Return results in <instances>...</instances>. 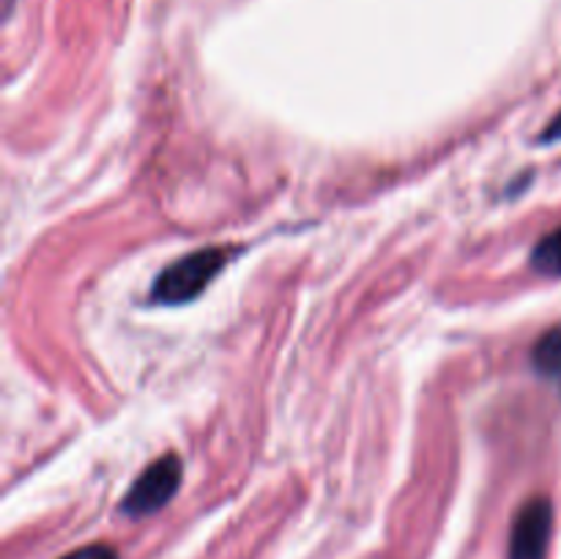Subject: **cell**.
Returning <instances> with one entry per match:
<instances>
[{
  "instance_id": "cell-1",
  "label": "cell",
  "mask_w": 561,
  "mask_h": 559,
  "mask_svg": "<svg viewBox=\"0 0 561 559\" xmlns=\"http://www.w3.org/2000/svg\"><path fill=\"white\" fill-rule=\"evenodd\" d=\"M236 255V247H203V250L186 252L179 261L168 263L153 280L151 299L157 305H190L214 283L219 272Z\"/></svg>"
},
{
  "instance_id": "cell-2",
  "label": "cell",
  "mask_w": 561,
  "mask_h": 559,
  "mask_svg": "<svg viewBox=\"0 0 561 559\" xmlns=\"http://www.w3.org/2000/svg\"><path fill=\"white\" fill-rule=\"evenodd\" d=\"M181 477H184V464H181L179 455H162L151 466H146L135 486L126 491L121 513L129 515V518H146V515L159 513L179 493Z\"/></svg>"
},
{
  "instance_id": "cell-3",
  "label": "cell",
  "mask_w": 561,
  "mask_h": 559,
  "mask_svg": "<svg viewBox=\"0 0 561 559\" xmlns=\"http://www.w3.org/2000/svg\"><path fill=\"white\" fill-rule=\"evenodd\" d=\"M553 532V504L546 497H531L518 510L510 532V559H546Z\"/></svg>"
},
{
  "instance_id": "cell-4",
  "label": "cell",
  "mask_w": 561,
  "mask_h": 559,
  "mask_svg": "<svg viewBox=\"0 0 561 559\" xmlns=\"http://www.w3.org/2000/svg\"><path fill=\"white\" fill-rule=\"evenodd\" d=\"M531 365L540 376L557 378L561 376V323L548 329L531 349Z\"/></svg>"
},
{
  "instance_id": "cell-5",
  "label": "cell",
  "mask_w": 561,
  "mask_h": 559,
  "mask_svg": "<svg viewBox=\"0 0 561 559\" xmlns=\"http://www.w3.org/2000/svg\"><path fill=\"white\" fill-rule=\"evenodd\" d=\"M531 269L542 277H561V225L537 241L531 250Z\"/></svg>"
},
{
  "instance_id": "cell-6",
  "label": "cell",
  "mask_w": 561,
  "mask_h": 559,
  "mask_svg": "<svg viewBox=\"0 0 561 559\" xmlns=\"http://www.w3.org/2000/svg\"><path fill=\"white\" fill-rule=\"evenodd\" d=\"M60 559H118V551L113 546H104V543H93V546L77 548Z\"/></svg>"
},
{
  "instance_id": "cell-7",
  "label": "cell",
  "mask_w": 561,
  "mask_h": 559,
  "mask_svg": "<svg viewBox=\"0 0 561 559\" xmlns=\"http://www.w3.org/2000/svg\"><path fill=\"white\" fill-rule=\"evenodd\" d=\"M557 140H561V113L546 126V132L540 135V142H557Z\"/></svg>"
}]
</instances>
